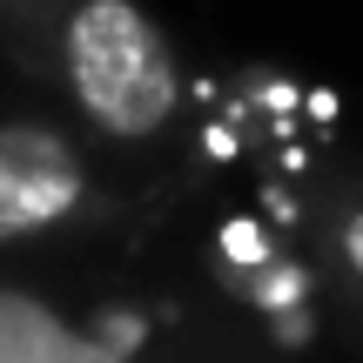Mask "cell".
I'll return each mask as SVG.
<instances>
[{
	"label": "cell",
	"instance_id": "1",
	"mask_svg": "<svg viewBox=\"0 0 363 363\" xmlns=\"http://www.w3.org/2000/svg\"><path fill=\"white\" fill-rule=\"evenodd\" d=\"M13 61L48 81L94 142L142 148L182 115V61L142 0H48Z\"/></svg>",
	"mask_w": 363,
	"mask_h": 363
},
{
	"label": "cell",
	"instance_id": "2",
	"mask_svg": "<svg viewBox=\"0 0 363 363\" xmlns=\"http://www.w3.org/2000/svg\"><path fill=\"white\" fill-rule=\"evenodd\" d=\"M94 208V162L67 121L40 108L0 115V249L48 242Z\"/></svg>",
	"mask_w": 363,
	"mask_h": 363
},
{
	"label": "cell",
	"instance_id": "3",
	"mask_svg": "<svg viewBox=\"0 0 363 363\" xmlns=\"http://www.w3.org/2000/svg\"><path fill=\"white\" fill-rule=\"evenodd\" d=\"M0 363H128L115 343L61 316L48 296L0 283Z\"/></svg>",
	"mask_w": 363,
	"mask_h": 363
},
{
	"label": "cell",
	"instance_id": "4",
	"mask_svg": "<svg viewBox=\"0 0 363 363\" xmlns=\"http://www.w3.org/2000/svg\"><path fill=\"white\" fill-rule=\"evenodd\" d=\"M40 7H48V0H0V54H13L27 40V27L40 21Z\"/></svg>",
	"mask_w": 363,
	"mask_h": 363
},
{
	"label": "cell",
	"instance_id": "5",
	"mask_svg": "<svg viewBox=\"0 0 363 363\" xmlns=\"http://www.w3.org/2000/svg\"><path fill=\"white\" fill-rule=\"evenodd\" d=\"M343 256H350V269H357V283H363V208L343 222Z\"/></svg>",
	"mask_w": 363,
	"mask_h": 363
}]
</instances>
